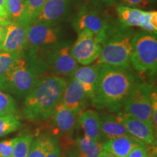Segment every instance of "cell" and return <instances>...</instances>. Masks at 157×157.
Wrapping results in <instances>:
<instances>
[{
	"label": "cell",
	"mask_w": 157,
	"mask_h": 157,
	"mask_svg": "<svg viewBox=\"0 0 157 157\" xmlns=\"http://www.w3.org/2000/svg\"><path fill=\"white\" fill-rule=\"evenodd\" d=\"M117 12L121 22L128 26L141 27L144 24L146 20V11L140 9L132 8L126 5H119Z\"/></svg>",
	"instance_id": "ffe728a7"
},
{
	"label": "cell",
	"mask_w": 157,
	"mask_h": 157,
	"mask_svg": "<svg viewBox=\"0 0 157 157\" xmlns=\"http://www.w3.org/2000/svg\"><path fill=\"white\" fill-rule=\"evenodd\" d=\"M153 157H156V156H153Z\"/></svg>",
	"instance_id": "ab89813d"
},
{
	"label": "cell",
	"mask_w": 157,
	"mask_h": 157,
	"mask_svg": "<svg viewBox=\"0 0 157 157\" xmlns=\"http://www.w3.org/2000/svg\"><path fill=\"white\" fill-rule=\"evenodd\" d=\"M34 137L31 135L15 137L12 157H27Z\"/></svg>",
	"instance_id": "cb8c5ba5"
},
{
	"label": "cell",
	"mask_w": 157,
	"mask_h": 157,
	"mask_svg": "<svg viewBox=\"0 0 157 157\" xmlns=\"http://www.w3.org/2000/svg\"><path fill=\"white\" fill-rule=\"evenodd\" d=\"M66 85L67 82L58 76H48L37 79L23 104V113L25 119L38 121L50 117Z\"/></svg>",
	"instance_id": "7a4b0ae2"
},
{
	"label": "cell",
	"mask_w": 157,
	"mask_h": 157,
	"mask_svg": "<svg viewBox=\"0 0 157 157\" xmlns=\"http://www.w3.org/2000/svg\"><path fill=\"white\" fill-rule=\"evenodd\" d=\"M132 39L125 35H116L102 46L97 64L119 68H128L131 63Z\"/></svg>",
	"instance_id": "5b68a950"
},
{
	"label": "cell",
	"mask_w": 157,
	"mask_h": 157,
	"mask_svg": "<svg viewBox=\"0 0 157 157\" xmlns=\"http://www.w3.org/2000/svg\"><path fill=\"white\" fill-rule=\"evenodd\" d=\"M78 147V157H98L102 149V143L94 140L85 135L78 137L76 140Z\"/></svg>",
	"instance_id": "7402d4cb"
},
{
	"label": "cell",
	"mask_w": 157,
	"mask_h": 157,
	"mask_svg": "<svg viewBox=\"0 0 157 157\" xmlns=\"http://www.w3.org/2000/svg\"><path fill=\"white\" fill-rule=\"evenodd\" d=\"M103 1L108 4H112L116 0H103Z\"/></svg>",
	"instance_id": "74e56055"
},
{
	"label": "cell",
	"mask_w": 157,
	"mask_h": 157,
	"mask_svg": "<svg viewBox=\"0 0 157 157\" xmlns=\"http://www.w3.org/2000/svg\"><path fill=\"white\" fill-rule=\"evenodd\" d=\"M127 68L99 64L97 86L92 104L99 109L119 111L134 87L135 78Z\"/></svg>",
	"instance_id": "6da1fadb"
},
{
	"label": "cell",
	"mask_w": 157,
	"mask_h": 157,
	"mask_svg": "<svg viewBox=\"0 0 157 157\" xmlns=\"http://www.w3.org/2000/svg\"><path fill=\"white\" fill-rule=\"evenodd\" d=\"M104 36L87 30L80 31L76 42L70 48L71 54L78 63L83 66L93 63L101 55Z\"/></svg>",
	"instance_id": "52a82bcc"
},
{
	"label": "cell",
	"mask_w": 157,
	"mask_h": 157,
	"mask_svg": "<svg viewBox=\"0 0 157 157\" xmlns=\"http://www.w3.org/2000/svg\"><path fill=\"white\" fill-rule=\"evenodd\" d=\"M75 25L78 32L87 30L95 34L105 36V23L101 17L95 12H82L78 15Z\"/></svg>",
	"instance_id": "ac0fdd59"
},
{
	"label": "cell",
	"mask_w": 157,
	"mask_h": 157,
	"mask_svg": "<svg viewBox=\"0 0 157 157\" xmlns=\"http://www.w3.org/2000/svg\"><path fill=\"white\" fill-rule=\"evenodd\" d=\"M151 90L145 84H135L124 103V112L152 125Z\"/></svg>",
	"instance_id": "8992f818"
},
{
	"label": "cell",
	"mask_w": 157,
	"mask_h": 157,
	"mask_svg": "<svg viewBox=\"0 0 157 157\" xmlns=\"http://www.w3.org/2000/svg\"><path fill=\"white\" fill-rule=\"evenodd\" d=\"M77 122L83 129L86 137L94 140H101V121L99 113L97 111L93 110L82 111L78 114Z\"/></svg>",
	"instance_id": "e0dca14e"
},
{
	"label": "cell",
	"mask_w": 157,
	"mask_h": 157,
	"mask_svg": "<svg viewBox=\"0 0 157 157\" xmlns=\"http://www.w3.org/2000/svg\"><path fill=\"white\" fill-rule=\"evenodd\" d=\"M12 22L10 20L4 18V17H0V25H3V26H7V25H9L10 23Z\"/></svg>",
	"instance_id": "8d00e7d4"
},
{
	"label": "cell",
	"mask_w": 157,
	"mask_h": 157,
	"mask_svg": "<svg viewBox=\"0 0 157 157\" xmlns=\"http://www.w3.org/2000/svg\"><path fill=\"white\" fill-rule=\"evenodd\" d=\"M46 157H63L61 149H60V146L57 144L53 149L47 155Z\"/></svg>",
	"instance_id": "836d02e7"
},
{
	"label": "cell",
	"mask_w": 157,
	"mask_h": 157,
	"mask_svg": "<svg viewBox=\"0 0 157 157\" xmlns=\"http://www.w3.org/2000/svg\"><path fill=\"white\" fill-rule=\"evenodd\" d=\"M59 39V30L53 24L34 21L27 32L26 46L39 48L56 44Z\"/></svg>",
	"instance_id": "ba28073f"
},
{
	"label": "cell",
	"mask_w": 157,
	"mask_h": 157,
	"mask_svg": "<svg viewBox=\"0 0 157 157\" xmlns=\"http://www.w3.org/2000/svg\"><path fill=\"white\" fill-rule=\"evenodd\" d=\"M125 5H127L130 7H145L149 6L151 0H120Z\"/></svg>",
	"instance_id": "4dcf8cb0"
},
{
	"label": "cell",
	"mask_w": 157,
	"mask_h": 157,
	"mask_svg": "<svg viewBox=\"0 0 157 157\" xmlns=\"http://www.w3.org/2000/svg\"><path fill=\"white\" fill-rule=\"evenodd\" d=\"M0 17L10 20L7 7V0H0Z\"/></svg>",
	"instance_id": "d6a6232c"
},
{
	"label": "cell",
	"mask_w": 157,
	"mask_h": 157,
	"mask_svg": "<svg viewBox=\"0 0 157 157\" xmlns=\"http://www.w3.org/2000/svg\"><path fill=\"white\" fill-rule=\"evenodd\" d=\"M21 124L15 114L0 117V137L5 136L19 129Z\"/></svg>",
	"instance_id": "d4e9b609"
},
{
	"label": "cell",
	"mask_w": 157,
	"mask_h": 157,
	"mask_svg": "<svg viewBox=\"0 0 157 157\" xmlns=\"http://www.w3.org/2000/svg\"><path fill=\"white\" fill-rule=\"evenodd\" d=\"M68 0H47L34 21L53 24L63 16Z\"/></svg>",
	"instance_id": "2e32d148"
},
{
	"label": "cell",
	"mask_w": 157,
	"mask_h": 157,
	"mask_svg": "<svg viewBox=\"0 0 157 157\" xmlns=\"http://www.w3.org/2000/svg\"><path fill=\"white\" fill-rule=\"evenodd\" d=\"M48 64L55 74L60 76H71L78 68V63L71 54L68 46L60 48L51 54Z\"/></svg>",
	"instance_id": "7c38bea8"
},
{
	"label": "cell",
	"mask_w": 157,
	"mask_h": 157,
	"mask_svg": "<svg viewBox=\"0 0 157 157\" xmlns=\"http://www.w3.org/2000/svg\"><path fill=\"white\" fill-rule=\"evenodd\" d=\"M145 145L130 135H124L107 139L102 143V149L115 157H127L133 148Z\"/></svg>",
	"instance_id": "4fadbf2b"
},
{
	"label": "cell",
	"mask_w": 157,
	"mask_h": 157,
	"mask_svg": "<svg viewBox=\"0 0 157 157\" xmlns=\"http://www.w3.org/2000/svg\"><path fill=\"white\" fill-rule=\"evenodd\" d=\"M79 113L77 111L68 109L59 102L51 117L55 126L60 132L66 135H71L74 132Z\"/></svg>",
	"instance_id": "5bb4252c"
},
{
	"label": "cell",
	"mask_w": 157,
	"mask_h": 157,
	"mask_svg": "<svg viewBox=\"0 0 157 157\" xmlns=\"http://www.w3.org/2000/svg\"><path fill=\"white\" fill-rule=\"evenodd\" d=\"M0 51H1V50H0Z\"/></svg>",
	"instance_id": "60d3db41"
},
{
	"label": "cell",
	"mask_w": 157,
	"mask_h": 157,
	"mask_svg": "<svg viewBox=\"0 0 157 157\" xmlns=\"http://www.w3.org/2000/svg\"><path fill=\"white\" fill-rule=\"evenodd\" d=\"M26 0H7V7L11 22H17L25 9Z\"/></svg>",
	"instance_id": "484cf974"
},
{
	"label": "cell",
	"mask_w": 157,
	"mask_h": 157,
	"mask_svg": "<svg viewBox=\"0 0 157 157\" xmlns=\"http://www.w3.org/2000/svg\"><path fill=\"white\" fill-rule=\"evenodd\" d=\"M117 117L129 135L145 144H152L154 142L156 133L151 125L124 112L119 113Z\"/></svg>",
	"instance_id": "30bf717a"
},
{
	"label": "cell",
	"mask_w": 157,
	"mask_h": 157,
	"mask_svg": "<svg viewBox=\"0 0 157 157\" xmlns=\"http://www.w3.org/2000/svg\"><path fill=\"white\" fill-rule=\"evenodd\" d=\"M99 116L101 135L107 137V139L129 135L117 115L102 113Z\"/></svg>",
	"instance_id": "d6986e66"
},
{
	"label": "cell",
	"mask_w": 157,
	"mask_h": 157,
	"mask_svg": "<svg viewBox=\"0 0 157 157\" xmlns=\"http://www.w3.org/2000/svg\"><path fill=\"white\" fill-rule=\"evenodd\" d=\"M29 27V25L17 22H12L7 25L5 39L0 45V50L21 56L26 47Z\"/></svg>",
	"instance_id": "9c48e42d"
},
{
	"label": "cell",
	"mask_w": 157,
	"mask_h": 157,
	"mask_svg": "<svg viewBox=\"0 0 157 157\" xmlns=\"http://www.w3.org/2000/svg\"><path fill=\"white\" fill-rule=\"evenodd\" d=\"M127 157H149L148 151L146 148V146H137L133 148Z\"/></svg>",
	"instance_id": "1f68e13d"
},
{
	"label": "cell",
	"mask_w": 157,
	"mask_h": 157,
	"mask_svg": "<svg viewBox=\"0 0 157 157\" xmlns=\"http://www.w3.org/2000/svg\"><path fill=\"white\" fill-rule=\"evenodd\" d=\"M36 81L34 71L21 56L0 76V90L23 97L30 93Z\"/></svg>",
	"instance_id": "3957f363"
},
{
	"label": "cell",
	"mask_w": 157,
	"mask_h": 157,
	"mask_svg": "<svg viewBox=\"0 0 157 157\" xmlns=\"http://www.w3.org/2000/svg\"><path fill=\"white\" fill-rule=\"evenodd\" d=\"M6 33V26L0 25V45L2 43L4 39H5Z\"/></svg>",
	"instance_id": "e575fe53"
},
{
	"label": "cell",
	"mask_w": 157,
	"mask_h": 157,
	"mask_svg": "<svg viewBox=\"0 0 157 157\" xmlns=\"http://www.w3.org/2000/svg\"><path fill=\"white\" fill-rule=\"evenodd\" d=\"M98 74L99 64H95L78 67L71 75L72 78L82 84L90 100L93 98L95 93L98 83Z\"/></svg>",
	"instance_id": "9a60e30c"
},
{
	"label": "cell",
	"mask_w": 157,
	"mask_h": 157,
	"mask_svg": "<svg viewBox=\"0 0 157 157\" xmlns=\"http://www.w3.org/2000/svg\"><path fill=\"white\" fill-rule=\"evenodd\" d=\"M16 106L15 103L9 94L3 93L0 90V117L9 114H15Z\"/></svg>",
	"instance_id": "4316f807"
},
{
	"label": "cell",
	"mask_w": 157,
	"mask_h": 157,
	"mask_svg": "<svg viewBox=\"0 0 157 157\" xmlns=\"http://www.w3.org/2000/svg\"><path fill=\"white\" fill-rule=\"evenodd\" d=\"M15 141V137L10 140L0 141V157H12Z\"/></svg>",
	"instance_id": "f546056e"
},
{
	"label": "cell",
	"mask_w": 157,
	"mask_h": 157,
	"mask_svg": "<svg viewBox=\"0 0 157 157\" xmlns=\"http://www.w3.org/2000/svg\"><path fill=\"white\" fill-rule=\"evenodd\" d=\"M131 63L137 71L143 73L156 70L157 39L156 35L142 31L132 39Z\"/></svg>",
	"instance_id": "277c9868"
},
{
	"label": "cell",
	"mask_w": 157,
	"mask_h": 157,
	"mask_svg": "<svg viewBox=\"0 0 157 157\" xmlns=\"http://www.w3.org/2000/svg\"><path fill=\"white\" fill-rule=\"evenodd\" d=\"M47 0H26L25 9L17 23L30 25L38 16Z\"/></svg>",
	"instance_id": "603a6c76"
},
{
	"label": "cell",
	"mask_w": 157,
	"mask_h": 157,
	"mask_svg": "<svg viewBox=\"0 0 157 157\" xmlns=\"http://www.w3.org/2000/svg\"><path fill=\"white\" fill-rule=\"evenodd\" d=\"M21 55L0 51V76L3 74Z\"/></svg>",
	"instance_id": "83f0119b"
},
{
	"label": "cell",
	"mask_w": 157,
	"mask_h": 157,
	"mask_svg": "<svg viewBox=\"0 0 157 157\" xmlns=\"http://www.w3.org/2000/svg\"><path fill=\"white\" fill-rule=\"evenodd\" d=\"M71 157H78V156H77V154H76V155H73Z\"/></svg>",
	"instance_id": "f35d334b"
},
{
	"label": "cell",
	"mask_w": 157,
	"mask_h": 157,
	"mask_svg": "<svg viewBox=\"0 0 157 157\" xmlns=\"http://www.w3.org/2000/svg\"><path fill=\"white\" fill-rule=\"evenodd\" d=\"M88 99L89 97L82 84L72 78L67 82L60 102L68 109L81 113L87 106Z\"/></svg>",
	"instance_id": "8fae6325"
},
{
	"label": "cell",
	"mask_w": 157,
	"mask_h": 157,
	"mask_svg": "<svg viewBox=\"0 0 157 157\" xmlns=\"http://www.w3.org/2000/svg\"><path fill=\"white\" fill-rule=\"evenodd\" d=\"M57 144V140L51 136L38 137L33 140L27 157H46Z\"/></svg>",
	"instance_id": "44dd1931"
},
{
	"label": "cell",
	"mask_w": 157,
	"mask_h": 157,
	"mask_svg": "<svg viewBox=\"0 0 157 157\" xmlns=\"http://www.w3.org/2000/svg\"><path fill=\"white\" fill-rule=\"evenodd\" d=\"M145 15L146 20L142 29L148 32H156L157 30V12L146 11Z\"/></svg>",
	"instance_id": "f1b7e54d"
},
{
	"label": "cell",
	"mask_w": 157,
	"mask_h": 157,
	"mask_svg": "<svg viewBox=\"0 0 157 157\" xmlns=\"http://www.w3.org/2000/svg\"><path fill=\"white\" fill-rule=\"evenodd\" d=\"M98 157H115L113 156L112 154H110L109 152L106 151L102 150L101 152H100L99 155H98Z\"/></svg>",
	"instance_id": "d590c367"
}]
</instances>
